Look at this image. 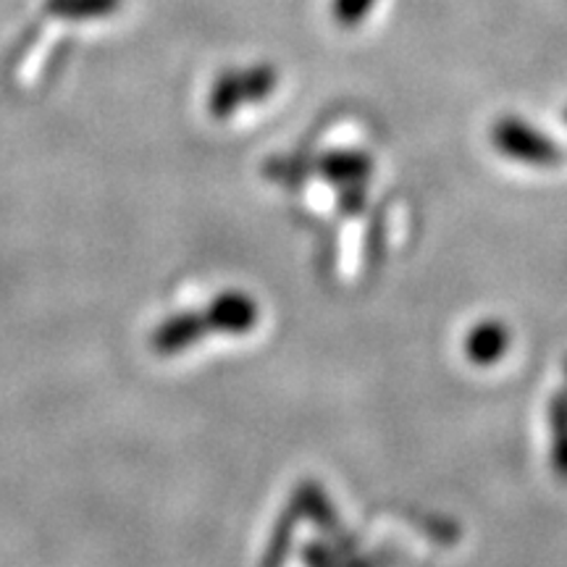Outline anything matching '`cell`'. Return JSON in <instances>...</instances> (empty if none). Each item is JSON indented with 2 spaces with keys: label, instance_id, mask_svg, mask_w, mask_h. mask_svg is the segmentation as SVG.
<instances>
[{
  "label": "cell",
  "instance_id": "obj_5",
  "mask_svg": "<svg viewBox=\"0 0 567 567\" xmlns=\"http://www.w3.org/2000/svg\"><path fill=\"white\" fill-rule=\"evenodd\" d=\"M316 172L331 182L334 187H350V184H365L373 174V161L360 151H334L318 158Z\"/></svg>",
  "mask_w": 567,
  "mask_h": 567
},
{
  "label": "cell",
  "instance_id": "obj_4",
  "mask_svg": "<svg viewBox=\"0 0 567 567\" xmlns=\"http://www.w3.org/2000/svg\"><path fill=\"white\" fill-rule=\"evenodd\" d=\"M509 344H513V334H509L507 326L496 318H486L467 331L465 354L473 365L492 368L505 358Z\"/></svg>",
  "mask_w": 567,
  "mask_h": 567
},
{
  "label": "cell",
  "instance_id": "obj_3",
  "mask_svg": "<svg viewBox=\"0 0 567 567\" xmlns=\"http://www.w3.org/2000/svg\"><path fill=\"white\" fill-rule=\"evenodd\" d=\"M205 334H210L208 321H205L203 310H195V313H176L166 318L158 329L153 331V350L158 354H176L187 347H195Z\"/></svg>",
  "mask_w": 567,
  "mask_h": 567
},
{
  "label": "cell",
  "instance_id": "obj_1",
  "mask_svg": "<svg viewBox=\"0 0 567 567\" xmlns=\"http://www.w3.org/2000/svg\"><path fill=\"white\" fill-rule=\"evenodd\" d=\"M492 142L496 153L534 166H557L563 161V147L555 140L534 130L517 116H502L492 126Z\"/></svg>",
  "mask_w": 567,
  "mask_h": 567
},
{
  "label": "cell",
  "instance_id": "obj_12",
  "mask_svg": "<svg viewBox=\"0 0 567 567\" xmlns=\"http://www.w3.org/2000/svg\"><path fill=\"white\" fill-rule=\"evenodd\" d=\"M368 195L365 184H350V187H339V208L344 216H360L365 210Z\"/></svg>",
  "mask_w": 567,
  "mask_h": 567
},
{
  "label": "cell",
  "instance_id": "obj_10",
  "mask_svg": "<svg viewBox=\"0 0 567 567\" xmlns=\"http://www.w3.org/2000/svg\"><path fill=\"white\" fill-rule=\"evenodd\" d=\"M243 76H245L247 103L266 101V97L276 90V82H279V74H276V69L268 66V63H258V66L252 69H243Z\"/></svg>",
  "mask_w": 567,
  "mask_h": 567
},
{
  "label": "cell",
  "instance_id": "obj_2",
  "mask_svg": "<svg viewBox=\"0 0 567 567\" xmlns=\"http://www.w3.org/2000/svg\"><path fill=\"white\" fill-rule=\"evenodd\" d=\"M203 316L205 321H208L210 334L243 337L258 326L260 308L258 302H255V297L239 292V289H231V292L218 295L216 300L203 310Z\"/></svg>",
  "mask_w": 567,
  "mask_h": 567
},
{
  "label": "cell",
  "instance_id": "obj_8",
  "mask_svg": "<svg viewBox=\"0 0 567 567\" xmlns=\"http://www.w3.org/2000/svg\"><path fill=\"white\" fill-rule=\"evenodd\" d=\"M292 505L297 513H300V517L308 515L310 520H316L321 528H334V507H331L329 496H326V492L316 484V481H305V484L297 488Z\"/></svg>",
  "mask_w": 567,
  "mask_h": 567
},
{
  "label": "cell",
  "instance_id": "obj_11",
  "mask_svg": "<svg viewBox=\"0 0 567 567\" xmlns=\"http://www.w3.org/2000/svg\"><path fill=\"white\" fill-rule=\"evenodd\" d=\"M375 0H331V17L339 27L344 30H352V27H360L365 21L368 13L373 11Z\"/></svg>",
  "mask_w": 567,
  "mask_h": 567
},
{
  "label": "cell",
  "instance_id": "obj_14",
  "mask_svg": "<svg viewBox=\"0 0 567 567\" xmlns=\"http://www.w3.org/2000/svg\"><path fill=\"white\" fill-rule=\"evenodd\" d=\"M565 122H567V111H565Z\"/></svg>",
  "mask_w": 567,
  "mask_h": 567
},
{
  "label": "cell",
  "instance_id": "obj_13",
  "mask_svg": "<svg viewBox=\"0 0 567 567\" xmlns=\"http://www.w3.org/2000/svg\"><path fill=\"white\" fill-rule=\"evenodd\" d=\"M565 375H567V360H565Z\"/></svg>",
  "mask_w": 567,
  "mask_h": 567
},
{
  "label": "cell",
  "instance_id": "obj_9",
  "mask_svg": "<svg viewBox=\"0 0 567 567\" xmlns=\"http://www.w3.org/2000/svg\"><path fill=\"white\" fill-rule=\"evenodd\" d=\"M118 3L122 0H51L48 11L69 19H95L109 17V13L118 9Z\"/></svg>",
  "mask_w": 567,
  "mask_h": 567
},
{
  "label": "cell",
  "instance_id": "obj_7",
  "mask_svg": "<svg viewBox=\"0 0 567 567\" xmlns=\"http://www.w3.org/2000/svg\"><path fill=\"white\" fill-rule=\"evenodd\" d=\"M549 431H551V467L567 481V392H557L549 400Z\"/></svg>",
  "mask_w": 567,
  "mask_h": 567
},
{
  "label": "cell",
  "instance_id": "obj_6",
  "mask_svg": "<svg viewBox=\"0 0 567 567\" xmlns=\"http://www.w3.org/2000/svg\"><path fill=\"white\" fill-rule=\"evenodd\" d=\"M247 103V90H245V76L243 69L239 71H224L213 84L208 95V113L213 118H229Z\"/></svg>",
  "mask_w": 567,
  "mask_h": 567
}]
</instances>
